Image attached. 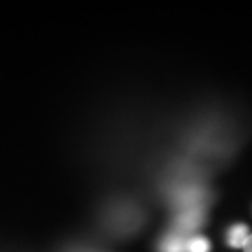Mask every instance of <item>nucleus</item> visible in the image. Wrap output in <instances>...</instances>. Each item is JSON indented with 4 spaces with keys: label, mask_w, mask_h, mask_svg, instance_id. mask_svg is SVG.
<instances>
[{
    "label": "nucleus",
    "mask_w": 252,
    "mask_h": 252,
    "mask_svg": "<svg viewBox=\"0 0 252 252\" xmlns=\"http://www.w3.org/2000/svg\"><path fill=\"white\" fill-rule=\"evenodd\" d=\"M248 237H250L248 225L238 223V224L231 225L230 230L227 231V244L231 248H244Z\"/></svg>",
    "instance_id": "obj_3"
},
{
    "label": "nucleus",
    "mask_w": 252,
    "mask_h": 252,
    "mask_svg": "<svg viewBox=\"0 0 252 252\" xmlns=\"http://www.w3.org/2000/svg\"><path fill=\"white\" fill-rule=\"evenodd\" d=\"M244 251L252 252V234H250L248 240H247V243H245V245H244Z\"/></svg>",
    "instance_id": "obj_5"
},
{
    "label": "nucleus",
    "mask_w": 252,
    "mask_h": 252,
    "mask_svg": "<svg viewBox=\"0 0 252 252\" xmlns=\"http://www.w3.org/2000/svg\"><path fill=\"white\" fill-rule=\"evenodd\" d=\"M187 235L181 234L175 230L162 238L158 250L160 252H187Z\"/></svg>",
    "instance_id": "obj_2"
},
{
    "label": "nucleus",
    "mask_w": 252,
    "mask_h": 252,
    "mask_svg": "<svg viewBox=\"0 0 252 252\" xmlns=\"http://www.w3.org/2000/svg\"><path fill=\"white\" fill-rule=\"evenodd\" d=\"M210 250L212 245L203 235H193L187 240V252H210Z\"/></svg>",
    "instance_id": "obj_4"
},
{
    "label": "nucleus",
    "mask_w": 252,
    "mask_h": 252,
    "mask_svg": "<svg viewBox=\"0 0 252 252\" xmlns=\"http://www.w3.org/2000/svg\"><path fill=\"white\" fill-rule=\"evenodd\" d=\"M203 221V215H202V210L198 206L192 207H185L181 215L177 217L175 220V227H177V231L181 234L187 235L195 230H198L200 224Z\"/></svg>",
    "instance_id": "obj_1"
}]
</instances>
